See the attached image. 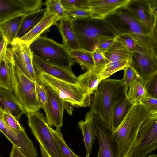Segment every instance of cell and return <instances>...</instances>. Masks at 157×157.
Masks as SVG:
<instances>
[{"label": "cell", "mask_w": 157, "mask_h": 157, "mask_svg": "<svg viewBox=\"0 0 157 157\" xmlns=\"http://www.w3.org/2000/svg\"><path fill=\"white\" fill-rule=\"evenodd\" d=\"M153 114L140 102L132 105L119 127L113 132L112 139L117 157H128L141 125Z\"/></svg>", "instance_id": "6da1fadb"}, {"label": "cell", "mask_w": 157, "mask_h": 157, "mask_svg": "<svg viewBox=\"0 0 157 157\" xmlns=\"http://www.w3.org/2000/svg\"><path fill=\"white\" fill-rule=\"evenodd\" d=\"M120 33H127L147 54L157 57V35H153L147 26L125 9L118 10L105 19Z\"/></svg>", "instance_id": "7a4b0ae2"}, {"label": "cell", "mask_w": 157, "mask_h": 157, "mask_svg": "<svg viewBox=\"0 0 157 157\" xmlns=\"http://www.w3.org/2000/svg\"><path fill=\"white\" fill-rule=\"evenodd\" d=\"M127 96L122 79L106 78L101 80L92 98L90 110L110 127L112 109L115 104Z\"/></svg>", "instance_id": "3957f363"}, {"label": "cell", "mask_w": 157, "mask_h": 157, "mask_svg": "<svg viewBox=\"0 0 157 157\" xmlns=\"http://www.w3.org/2000/svg\"><path fill=\"white\" fill-rule=\"evenodd\" d=\"M74 30L82 49L91 52L96 50L99 38L103 36H117L120 33L105 20L91 17L72 20Z\"/></svg>", "instance_id": "277c9868"}, {"label": "cell", "mask_w": 157, "mask_h": 157, "mask_svg": "<svg viewBox=\"0 0 157 157\" xmlns=\"http://www.w3.org/2000/svg\"><path fill=\"white\" fill-rule=\"evenodd\" d=\"M33 55L59 67L71 69L75 63L64 45L46 37L40 36L29 45Z\"/></svg>", "instance_id": "5b68a950"}, {"label": "cell", "mask_w": 157, "mask_h": 157, "mask_svg": "<svg viewBox=\"0 0 157 157\" xmlns=\"http://www.w3.org/2000/svg\"><path fill=\"white\" fill-rule=\"evenodd\" d=\"M10 77L12 91L26 113L38 112L42 107L36 95L35 82L27 76L15 62L11 69Z\"/></svg>", "instance_id": "8992f818"}, {"label": "cell", "mask_w": 157, "mask_h": 157, "mask_svg": "<svg viewBox=\"0 0 157 157\" xmlns=\"http://www.w3.org/2000/svg\"><path fill=\"white\" fill-rule=\"evenodd\" d=\"M28 124L39 144L42 157H63L46 118L37 112L27 114Z\"/></svg>", "instance_id": "52a82bcc"}, {"label": "cell", "mask_w": 157, "mask_h": 157, "mask_svg": "<svg viewBox=\"0 0 157 157\" xmlns=\"http://www.w3.org/2000/svg\"><path fill=\"white\" fill-rule=\"evenodd\" d=\"M38 77L53 89L65 103L73 107L90 106L91 99L86 92L77 84L56 78L45 74Z\"/></svg>", "instance_id": "ba28073f"}, {"label": "cell", "mask_w": 157, "mask_h": 157, "mask_svg": "<svg viewBox=\"0 0 157 157\" xmlns=\"http://www.w3.org/2000/svg\"><path fill=\"white\" fill-rule=\"evenodd\" d=\"M157 147V114L143 123L132 150L128 157H146Z\"/></svg>", "instance_id": "9c48e42d"}, {"label": "cell", "mask_w": 157, "mask_h": 157, "mask_svg": "<svg viewBox=\"0 0 157 157\" xmlns=\"http://www.w3.org/2000/svg\"><path fill=\"white\" fill-rule=\"evenodd\" d=\"M125 9L157 35V0H131Z\"/></svg>", "instance_id": "30bf717a"}, {"label": "cell", "mask_w": 157, "mask_h": 157, "mask_svg": "<svg viewBox=\"0 0 157 157\" xmlns=\"http://www.w3.org/2000/svg\"><path fill=\"white\" fill-rule=\"evenodd\" d=\"M41 80L47 98V104L43 109L46 114L47 122L50 126L60 128L63 126L65 103L53 89Z\"/></svg>", "instance_id": "8fae6325"}, {"label": "cell", "mask_w": 157, "mask_h": 157, "mask_svg": "<svg viewBox=\"0 0 157 157\" xmlns=\"http://www.w3.org/2000/svg\"><path fill=\"white\" fill-rule=\"evenodd\" d=\"M129 66L144 86L147 80L157 73V58L144 52H132Z\"/></svg>", "instance_id": "7c38bea8"}, {"label": "cell", "mask_w": 157, "mask_h": 157, "mask_svg": "<svg viewBox=\"0 0 157 157\" xmlns=\"http://www.w3.org/2000/svg\"><path fill=\"white\" fill-rule=\"evenodd\" d=\"M41 0H0V21L40 9Z\"/></svg>", "instance_id": "4fadbf2b"}, {"label": "cell", "mask_w": 157, "mask_h": 157, "mask_svg": "<svg viewBox=\"0 0 157 157\" xmlns=\"http://www.w3.org/2000/svg\"><path fill=\"white\" fill-rule=\"evenodd\" d=\"M0 131L27 157H37V150L26 134L25 128L16 131L8 126L0 119Z\"/></svg>", "instance_id": "5bb4252c"}, {"label": "cell", "mask_w": 157, "mask_h": 157, "mask_svg": "<svg viewBox=\"0 0 157 157\" xmlns=\"http://www.w3.org/2000/svg\"><path fill=\"white\" fill-rule=\"evenodd\" d=\"M94 128L99 145L97 157H117L112 139L111 128L98 115H94Z\"/></svg>", "instance_id": "9a60e30c"}, {"label": "cell", "mask_w": 157, "mask_h": 157, "mask_svg": "<svg viewBox=\"0 0 157 157\" xmlns=\"http://www.w3.org/2000/svg\"><path fill=\"white\" fill-rule=\"evenodd\" d=\"M32 62L38 76L42 74H45L64 81L77 84V78L71 69L62 68L49 63L33 55Z\"/></svg>", "instance_id": "2e32d148"}, {"label": "cell", "mask_w": 157, "mask_h": 157, "mask_svg": "<svg viewBox=\"0 0 157 157\" xmlns=\"http://www.w3.org/2000/svg\"><path fill=\"white\" fill-rule=\"evenodd\" d=\"M131 0H89L91 18L104 20L118 10L125 9Z\"/></svg>", "instance_id": "e0dca14e"}, {"label": "cell", "mask_w": 157, "mask_h": 157, "mask_svg": "<svg viewBox=\"0 0 157 157\" xmlns=\"http://www.w3.org/2000/svg\"><path fill=\"white\" fill-rule=\"evenodd\" d=\"M0 107L4 111H8L18 121L22 115L27 114L13 92L1 87Z\"/></svg>", "instance_id": "ac0fdd59"}, {"label": "cell", "mask_w": 157, "mask_h": 157, "mask_svg": "<svg viewBox=\"0 0 157 157\" xmlns=\"http://www.w3.org/2000/svg\"><path fill=\"white\" fill-rule=\"evenodd\" d=\"M59 20L58 25L63 44L69 51L82 49L74 30L72 20L66 15Z\"/></svg>", "instance_id": "d6986e66"}, {"label": "cell", "mask_w": 157, "mask_h": 157, "mask_svg": "<svg viewBox=\"0 0 157 157\" xmlns=\"http://www.w3.org/2000/svg\"><path fill=\"white\" fill-rule=\"evenodd\" d=\"M94 114L90 110L86 113L85 120H82L78 123V127L83 136L87 157H89L90 155L92 147L96 139L94 128Z\"/></svg>", "instance_id": "ffe728a7"}, {"label": "cell", "mask_w": 157, "mask_h": 157, "mask_svg": "<svg viewBox=\"0 0 157 157\" xmlns=\"http://www.w3.org/2000/svg\"><path fill=\"white\" fill-rule=\"evenodd\" d=\"M60 18L57 16L48 13L47 11L40 22L29 33L21 39L23 42L30 44L47 31L51 26L57 24Z\"/></svg>", "instance_id": "44dd1931"}, {"label": "cell", "mask_w": 157, "mask_h": 157, "mask_svg": "<svg viewBox=\"0 0 157 157\" xmlns=\"http://www.w3.org/2000/svg\"><path fill=\"white\" fill-rule=\"evenodd\" d=\"M14 62L11 49L7 48L0 59V87L12 91L10 72Z\"/></svg>", "instance_id": "7402d4cb"}, {"label": "cell", "mask_w": 157, "mask_h": 157, "mask_svg": "<svg viewBox=\"0 0 157 157\" xmlns=\"http://www.w3.org/2000/svg\"><path fill=\"white\" fill-rule=\"evenodd\" d=\"M10 45L14 60L19 67L33 63V54L29 45L16 38Z\"/></svg>", "instance_id": "603a6c76"}, {"label": "cell", "mask_w": 157, "mask_h": 157, "mask_svg": "<svg viewBox=\"0 0 157 157\" xmlns=\"http://www.w3.org/2000/svg\"><path fill=\"white\" fill-rule=\"evenodd\" d=\"M25 14H21L0 21V32L11 45L17 34Z\"/></svg>", "instance_id": "cb8c5ba5"}, {"label": "cell", "mask_w": 157, "mask_h": 157, "mask_svg": "<svg viewBox=\"0 0 157 157\" xmlns=\"http://www.w3.org/2000/svg\"><path fill=\"white\" fill-rule=\"evenodd\" d=\"M125 96L113 106L111 114V127L113 132L115 131L123 121L132 105Z\"/></svg>", "instance_id": "d4e9b609"}, {"label": "cell", "mask_w": 157, "mask_h": 157, "mask_svg": "<svg viewBox=\"0 0 157 157\" xmlns=\"http://www.w3.org/2000/svg\"><path fill=\"white\" fill-rule=\"evenodd\" d=\"M102 53L105 59L106 65L118 60H126L130 61L131 55V52L116 38L110 47Z\"/></svg>", "instance_id": "484cf974"}, {"label": "cell", "mask_w": 157, "mask_h": 157, "mask_svg": "<svg viewBox=\"0 0 157 157\" xmlns=\"http://www.w3.org/2000/svg\"><path fill=\"white\" fill-rule=\"evenodd\" d=\"M47 10L46 8L25 14L18 30L16 38L21 39L30 31L42 19Z\"/></svg>", "instance_id": "4316f807"}, {"label": "cell", "mask_w": 157, "mask_h": 157, "mask_svg": "<svg viewBox=\"0 0 157 157\" xmlns=\"http://www.w3.org/2000/svg\"><path fill=\"white\" fill-rule=\"evenodd\" d=\"M77 78V84L86 92L89 97L91 100L101 81L99 75L92 68H90Z\"/></svg>", "instance_id": "83f0119b"}, {"label": "cell", "mask_w": 157, "mask_h": 157, "mask_svg": "<svg viewBox=\"0 0 157 157\" xmlns=\"http://www.w3.org/2000/svg\"><path fill=\"white\" fill-rule=\"evenodd\" d=\"M148 96L144 86L136 75L128 89L127 98L133 104L139 102Z\"/></svg>", "instance_id": "f1b7e54d"}, {"label": "cell", "mask_w": 157, "mask_h": 157, "mask_svg": "<svg viewBox=\"0 0 157 157\" xmlns=\"http://www.w3.org/2000/svg\"><path fill=\"white\" fill-rule=\"evenodd\" d=\"M71 57L80 64L83 70H88L93 67L94 65L92 52L82 49L69 51Z\"/></svg>", "instance_id": "f546056e"}, {"label": "cell", "mask_w": 157, "mask_h": 157, "mask_svg": "<svg viewBox=\"0 0 157 157\" xmlns=\"http://www.w3.org/2000/svg\"><path fill=\"white\" fill-rule=\"evenodd\" d=\"M129 65V61L126 60L116 61L106 64L105 69L100 75L101 81L119 71L124 70Z\"/></svg>", "instance_id": "4dcf8cb0"}, {"label": "cell", "mask_w": 157, "mask_h": 157, "mask_svg": "<svg viewBox=\"0 0 157 157\" xmlns=\"http://www.w3.org/2000/svg\"><path fill=\"white\" fill-rule=\"evenodd\" d=\"M50 129L55 137L63 157H80L76 155L69 147L64 139L60 128Z\"/></svg>", "instance_id": "1f68e13d"}, {"label": "cell", "mask_w": 157, "mask_h": 157, "mask_svg": "<svg viewBox=\"0 0 157 157\" xmlns=\"http://www.w3.org/2000/svg\"><path fill=\"white\" fill-rule=\"evenodd\" d=\"M116 39L122 43L131 53L139 52L146 53L136 43L132 37L127 33H120Z\"/></svg>", "instance_id": "d6a6232c"}, {"label": "cell", "mask_w": 157, "mask_h": 157, "mask_svg": "<svg viewBox=\"0 0 157 157\" xmlns=\"http://www.w3.org/2000/svg\"><path fill=\"white\" fill-rule=\"evenodd\" d=\"M47 12L58 16L60 19L65 15V10L61 4L60 0H47L45 2Z\"/></svg>", "instance_id": "836d02e7"}, {"label": "cell", "mask_w": 157, "mask_h": 157, "mask_svg": "<svg viewBox=\"0 0 157 157\" xmlns=\"http://www.w3.org/2000/svg\"><path fill=\"white\" fill-rule=\"evenodd\" d=\"M65 10H89V0H60Z\"/></svg>", "instance_id": "e575fe53"}, {"label": "cell", "mask_w": 157, "mask_h": 157, "mask_svg": "<svg viewBox=\"0 0 157 157\" xmlns=\"http://www.w3.org/2000/svg\"><path fill=\"white\" fill-rule=\"evenodd\" d=\"M94 65L93 69L98 74L99 76L105 69L106 63L102 52L98 50L92 52Z\"/></svg>", "instance_id": "d590c367"}, {"label": "cell", "mask_w": 157, "mask_h": 157, "mask_svg": "<svg viewBox=\"0 0 157 157\" xmlns=\"http://www.w3.org/2000/svg\"><path fill=\"white\" fill-rule=\"evenodd\" d=\"M2 120L8 126L16 131L24 129L19 121L8 111H4Z\"/></svg>", "instance_id": "8d00e7d4"}, {"label": "cell", "mask_w": 157, "mask_h": 157, "mask_svg": "<svg viewBox=\"0 0 157 157\" xmlns=\"http://www.w3.org/2000/svg\"><path fill=\"white\" fill-rule=\"evenodd\" d=\"M117 36H101L98 41L96 50L102 53L106 50L113 43Z\"/></svg>", "instance_id": "74e56055"}, {"label": "cell", "mask_w": 157, "mask_h": 157, "mask_svg": "<svg viewBox=\"0 0 157 157\" xmlns=\"http://www.w3.org/2000/svg\"><path fill=\"white\" fill-rule=\"evenodd\" d=\"M144 86L148 96L157 98V73L147 80Z\"/></svg>", "instance_id": "f35d334b"}, {"label": "cell", "mask_w": 157, "mask_h": 157, "mask_svg": "<svg viewBox=\"0 0 157 157\" xmlns=\"http://www.w3.org/2000/svg\"><path fill=\"white\" fill-rule=\"evenodd\" d=\"M65 15L71 20L76 19L91 17L89 10L83 9L65 10Z\"/></svg>", "instance_id": "ab89813d"}, {"label": "cell", "mask_w": 157, "mask_h": 157, "mask_svg": "<svg viewBox=\"0 0 157 157\" xmlns=\"http://www.w3.org/2000/svg\"><path fill=\"white\" fill-rule=\"evenodd\" d=\"M35 82L36 95L42 108L44 109L47 103L46 93L41 80L38 77Z\"/></svg>", "instance_id": "60d3db41"}, {"label": "cell", "mask_w": 157, "mask_h": 157, "mask_svg": "<svg viewBox=\"0 0 157 157\" xmlns=\"http://www.w3.org/2000/svg\"><path fill=\"white\" fill-rule=\"evenodd\" d=\"M123 70L124 73L123 78L122 79L124 83L125 92L127 94L130 84L136 74L133 69L129 65Z\"/></svg>", "instance_id": "b9f144b4"}, {"label": "cell", "mask_w": 157, "mask_h": 157, "mask_svg": "<svg viewBox=\"0 0 157 157\" xmlns=\"http://www.w3.org/2000/svg\"><path fill=\"white\" fill-rule=\"evenodd\" d=\"M140 102L151 113L157 114V98L148 96Z\"/></svg>", "instance_id": "7bdbcfd3"}, {"label": "cell", "mask_w": 157, "mask_h": 157, "mask_svg": "<svg viewBox=\"0 0 157 157\" xmlns=\"http://www.w3.org/2000/svg\"><path fill=\"white\" fill-rule=\"evenodd\" d=\"M10 157H27L17 148L13 145L10 154Z\"/></svg>", "instance_id": "ee69618b"}, {"label": "cell", "mask_w": 157, "mask_h": 157, "mask_svg": "<svg viewBox=\"0 0 157 157\" xmlns=\"http://www.w3.org/2000/svg\"><path fill=\"white\" fill-rule=\"evenodd\" d=\"M8 45L7 40L4 38L0 44V59L7 48Z\"/></svg>", "instance_id": "f6af8a7d"}, {"label": "cell", "mask_w": 157, "mask_h": 157, "mask_svg": "<svg viewBox=\"0 0 157 157\" xmlns=\"http://www.w3.org/2000/svg\"><path fill=\"white\" fill-rule=\"evenodd\" d=\"M4 111L0 107V119L2 120Z\"/></svg>", "instance_id": "bcb514c9"}, {"label": "cell", "mask_w": 157, "mask_h": 157, "mask_svg": "<svg viewBox=\"0 0 157 157\" xmlns=\"http://www.w3.org/2000/svg\"><path fill=\"white\" fill-rule=\"evenodd\" d=\"M146 157H157V155L156 154L151 153Z\"/></svg>", "instance_id": "7dc6e473"}, {"label": "cell", "mask_w": 157, "mask_h": 157, "mask_svg": "<svg viewBox=\"0 0 157 157\" xmlns=\"http://www.w3.org/2000/svg\"><path fill=\"white\" fill-rule=\"evenodd\" d=\"M3 38V36L1 33L0 32V44Z\"/></svg>", "instance_id": "c3c4849f"}, {"label": "cell", "mask_w": 157, "mask_h": 157, "mask_svg": "<svg viewBox=\"0 0 157 157\" xmlns=\"http://www.w3.org/2000/svg\"></svg>", "instance_id": "681fc988"}]
</instances>
